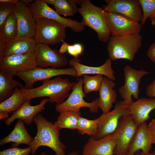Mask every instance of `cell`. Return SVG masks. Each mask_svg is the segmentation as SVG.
I'll use <instances>...</instances> for the list:
<instances>
[{
    "label": "cell",
    "instance_id": "cell-1",
    "mask_svg": "<svg viewBox=\"0 0 155 155\" xmlns=\"http://www.w3.org/2000/svg\"><path fill=\"white\" fill-rule=\"evenodd\" d=\"M76 83L70 82L68 79L57 77L43 81L42 85L36 88L20 89L24 102L35 98L47 97L50 102L60 104L69 96L70 91L73 90Z\"/></svg>",
    "mask_w": 155,
    "mask_h": 155
},
{
    "label": "cell",
    "instance_id": "cell-2",
    "mask_svg": "<svg viewBox=\"0 0 155 155\" xmlns=\"http://www.w3.org/2000/svg\"><path fill=\"white\" fill-rule=\"evenodd\" d=\"M33 122L36 126L37 132L30 146L31 154H35L40 147L45 146L53 150L55 155H65L66 147L60 139V129L40 113L34 117Z\"/></svg>",
    "mask_w": 155,
    "mask_h": 155
},
{
    "label": "cell",
    "instance_id": "cell-3",
    "mask_svg": "<svg viewBox=\"0 0 155 155\" xmlns=\"http://www.w3.org/2000/svg\"><path fill=\"white\" fill-rule=\"evenodd\" d=\"M78 4L80 7L77 11L82 17L81 22L96 32L99 40L108 42L111 34L104 9L95 5L89 0H78Z\"/></svg>",
    "mask_w": 155,
    "mask_h": 155
},
{
    "label": "cell",
    "instance_id": "cell-4",
    "mask_svg": "<svg viewBox=\"0 0 155 155\" xmlns=\"http://www.w3.org/2000/svg\"><path fill=\"white\" fill-rule=\"evenodd\" d=\"M140 34L112 36L108 42L107 50L111 61L120 59L132 61L142 45Z\"/></svg>",
    "mask_w": 155,
    "mask_h": 155
},
{
    "label": "cell",
    "instance_id": "cell-5",
    "mask_svg": "<svg viewBox=\"0 0 155 155\" xmlns=\"http://www.w3.org/2000/svg\"><path fill=\"white\" fill-rule=\"evenodd\" d=\"M35 20L36 28L34 39L36 44L54 45L64 41L66 26L48 19L39 18Z\"/></svg>",
    "mask_w": 155,
    "mask_h": 155
},
{
    "label": "cell",
    "instance_id": "cell-6",
    "mask_svg": "<svg viewBox=\"0 0 155 155\" xmlns=\"http://www.w3.org/2000/svg\"><path fill=\"white\" fill-rule=\"evenodd\" d=\"M129 104L124 100L116 102L115 108L111 111L103 113L99 117L96 132L92 137L98 140L113 133L117 129L119 121L123 117L130 115L129 109Z\"/></svg>",
    "mask_w": 155,
    "mask_h": 155
},
{
    "label": "cell",
    "instance_id": "cell-7",
    "mask_svg": "<svg viewBox=\"0 0 155 155\" xmlns=\"http://www.w3.org/2000/svg\"><path fill=\"white\" fill-rule=\"evenodd\" d=\"M83 85V78H80L68 98L63 103L56 104V111L59 113L66 111H80L81 108L87 107L91 113L97 112L99 108L98 105V98L90 102H86L84 98L86 95L84 91Z\"/></svg>",
    "mask_w": 155,
    "mask_h": 155
},
{
    "label": "cell",
    "instance_id": "cell-8",
    "mask_svg": "<svg viewBox=\"0 0 155 155\" xmlns=\"http://www.w3.org/2000/svg\"><path fill=\"white\" fill-rule=\"evenodd\" d=\"M28 7L35 19L43 18L55 21L69 28L76 32H81L85 29L81 22L61 16L43 0H34Z\"/></svg>",
    "mask_w": 155,
    "mask_h": 155
},
{
    "label": "cell",
    "instance_id": "cell-9",
    "mask_svg": "<svg viewBox=\"0 0 155 155\" xmlns=\"http://www.w3.org/2000/svg\"><path fill=\"white\" fill-rule=\"evenodd\" d=\"M138 126L130 115L121 118L117 129L113 133L116 143L114 155H126Z\"/></svg>",
    "mask_w": 155,
    "mask_h": 155
},
{
    "label": "cell",
    "instance_id": "cell-10",
    "mask_svg": "<svg viewBox=\"0 0 155 155\" xmlns=\"http://www.w3.org/2000/svg\"><path fill=\"white\" fill-rule=\"evenodd\" d=\"M64 75H69L74 78L77 76L76 71L73 67L65 69L37 67L31 71L16 74L25 82L24 88L26 89L33 88L34 83L37 81H43L55 76Z\"/></svg>",
    "mask_w": 155,
    "mask_h": 155
},
{
    "label": "cell",
    "instance_id": "cell-11",
    "mask_svg": "<svg viewBox=\"0 0 155 155\" xmlns=\"http://www.w3.org/2000/svg\"><path fill=\"white\" fill-rule=\"evenodd\" d=\"M0 67L13 78L18 73L38 67L35 52L25 55H9L0 58Z\"/></svg>",
    "mask_w": 155,
    "mask_h": 155
},
{
    "label": "cell",
    "instance_id": "cell-12",
    "mask_svg": "<svg viewBox=\"0 0 155 155\" xmlns=\"http://www.w3.org/2000/svg\"><path fill=\"white\" fill-rule=\"evenodd\" d=\"M112 36L140 34L142 26L139 22L120 14L105 11Z\"/></svg>",
    "mask_w": 155,
    "mask_h": 155
},
{
    "label": "cell",
    "instance_id": "cell-13",
    "mask_svg": "<svg viewBox=\"0 0 155 155\" xmlns=\"http://www.w3.org/2000/svg\"><path fill=\"white\" fill-rule=\"evenodd\" d=\"M125 82L123 86L119 89L121 97L126 102L130 104L134 99H139V86L141 78L148 73L143 70H136L129 65H127L124 68Z\"/></svg>",
    "mask_w": 155,
    "mask_h": 155
},
{
    "label": "cell",
    "instance_id": "cell-14",
    "mask_svg": "<svg viewBox=\"0 0 155 155\" xmlns=\"http://www.w3.org/2000/svg\"><path fill=\"white\" fill-rule=\"evenodd\" d=\"M14 12L18 27L16 38H34L36 28L35 18L28 6L20 0L15 6Z\"/></svg>",
    "mask_w": 155,
    "mask_h": 155
},
{
    "label": "cell",
    "instance_id": "cell-15",
    "mask_svg": "<svg viewBox=\"0 0 155 155\" xmlns=\"http://www.w3.org/2000/svg\"><path fill=\"white\" fill-rule=\"evenodd\" d=\"M35 53L38 67L58 68L65 66L68 61L64 54L57 49H52L48 45L36 44Z\"/></svg>",
    "mask_w": 155,
    "mask_h": 155
},
{
    "label": "cell",
    "instance_id": "cell-16",
    "mask_svg": "<svg viewBox=\"0 0 155 155\" xmlns=\"http://www.w3.org/2000/svg\"><path fill=\"white\" fill-rule=\"evenodd\" d=\"M106 12L118 13L139 22L142 21L143 13L139 0H105Z\"/></svg>",
    "mask_w": 155,
    "mask_h": 155
},
{
    "label": "cell",
    "instance_id": "cell-17",
    "mask_svg": "<svg viewBox=\"0 0 155 155\" xmlns=\"http://www.w3.org/2000/svg\"><path fill=\"white\" fill-rule=\"evenodd\" d=\"M116 145L113 133L98 140L91 136L84 145L82 155H114Z\"/></svg>",
    "mask_w": 155,
    "mask_h": 155
},
{
    "label": "cell",
    "instance_id": "cell-18",
    "mask_svg": "<svg viewBox=\"0 0 155 155\" xmlns=\"http://www.w3.org/2000/svg\"><path fill=\"white\" fill-rule=\"evenodd\" d=\"M36 43L33 38H16L0 42V58L9 55H25L35 52Z\"/></svg>",
    "mask_w": 155,
    "mask_h": 155
},
{
    "label": "cell",
    "instance_id": "cell-19",
    "mask_svg": "<svg viewBox=\"0 0 155 155\" xmlns=\"http://www.w3.org/2000/svg\"><path fill=\"white\" fill-rule=\"evenodd\" d=\"M81 60L78 58H73L70 59L68 63L71 67L75 69L77 74V79L85 74H100L104 75L112 81L116 80L114 75L115 72L112 67V61L107 59L102 65L98 67H92L83 65L80 63Z\"/></svg>",
    "mask_w": 155,
    "mask_h": 155
},
{
    "label": "cell",
    "instance_id": "cell-20",
    "mask_svg": "<svg viewBox=\"0 0 155 155\" xmlns=\"http://www.w3.org/2000/svg\"><path fill=\"white\" fill-rule=\"evenodd\" d=\"M49 100V98H44L39 104L34 106L30 104V100L24 101L18 110L13 113V115L5 120V125L10 126L16 119L22 120L26 125L31 124L35 115L45 108L44 106Z\"/></svg>",
    "mask_w": 155,
    "mask_h": 155
},
{
    "label": "cell",
    "instance_id": "cell-21",
    "mask_svg": "<svg viewBox=\"0 0 155 155\" xmlns=\"http://www.w3.org/2000/svg\"><path fill=\"white\" fill-rule=\"evenodd\" d=\"M150 134L146 122L139 125L129 147L126 155H133L137 151L150 152L152 148Z\"/></svg>",
    "mask_w": 155,
    "mask_h": 155
},
{
    "label": "cell",
    "instance_id": "cell-22",
    "mask_svg": "<svg viewBox=\"0 0 155 155\" xmlns=\"http://www.w3.org/2000/svg\"><path fill=\"white\" fill-rule=\"evenodd\" d=\"M129 108L134 122L139 126L149 119L150 113L155 109V98H139L130 104Z\"/></svg>",
    "mask_w": 155,
    "mask_h": 155
},
{
    "label": "cell",
    "instance_id": "cell-23",
    "mask_svg": "<svg viewBox=\"0 0 155 155\" xmlns=\"http://www.w3.org/2000/svg\"><path fill=\"white\" fill-rule=\"evenodd\" d=\"M115 83L106 77H104L98 91L99 97L98 105L103 112L105 113L109 112L113 104L116 102L117 94L113 88Z\"/></svg>",
    "mask_w": 155,
    "mask_h": 155
},
{
    "label": "cell",
    "instance_id": "cell-24",
    "mask_svg": "<svg viewBox=\"0 0 155 155\" xmlns=\"http://www.w3.org/2000/svg\"><path fill=\"white\" fill-rule=\"evenodd\" d=\"M34 138L29 134L25 127L24 122L18 119L15 126L10 133L0 140V145L2 146L9 142H12L11 146L17 147L24 144L30 146Z\"/></svg>",
    "mask_w": 155,
    "mask_h": 155
},
{
    "label": "cell",
    "instance_id": "cell-25",
    "mask_svg": "<svg viewBox=\"0 0 155 155\" xmlns=\"http://www.w3.org/2000/svg\"><path fill=\"white\" fill-rule=\"evenodd\" d=\"M12 77L0 67V101L1 102L10 97L14 89L19 87L24 88L20 82L13 79Z\"/></svg>",
    "mask_w": 155,
    "mask_h": 155
},
{
    "label": "cell",
    "instance_id": "cell-26",
    "mask_svg": "<svg viewBox=\"0 0 155 155\" xmlns=\"http://www.w3.org/2000/svg\"><path fill=\"white\" fill-rule=\"evenodd\" d=\"M18 34L17 20L14 12L10 14L0 27V42L16 38Z\"/></svg>",
    "mask_w": 155,
    "mask_h": 155
},
{
    "label": "cell",
    "instance_id": "cell-27",
    "mask_svg": "<svg viewBox=\"0 0 155 155\" xmlns=\"http://www.w3.org/2000/svg\"><path fill=\"white\" fill-rule=\"evenodd\" d=\"M54 123L55 126L60 129H77L80 111H66L61 112Z\"/></svg>",
    "mask_w": 155,
    "mask_h": 155
},
{
    "label": "cell",
    "instance_id": "cell-28",
    "mask_svg": "<svg viewBox=\"0 0 155 155\" xmlns=\"http://www.w3.org/2000/svg\"><path fill=\"white\" fill-rule=\"evenodd\" d=\"M24 102L20 89L15 88L12 94L0 103V112L12 113L18 110Z\"/></svg>",
    "mask_w": 155,
    "mask_h": 155
},
{
    "label": "cell",
    "instance_id": "cell-29",
    "mask_svg": "<svg viewBox=\"0 0 155 155\" xmlns=\"http://www.w3.org/2000/svg\"><path fill=\"white\" fill-rule=\"evenodd\" d=\"M99 120V117L94 120H89L80 116L77 129L80 134L93 137L96 132Z\"/></svg>",
    "mask_w": 155,
    "mask_h": 155
},
{
    "label": "cell",
    "instance_id": "cell-30",
    "mask_svg": "<svg viewBox=\"0 0 155 155\" xmlns=\"http://www.w3.org/2000/svg\"><path fill=\"white\" fill-rule=\"evenodd\" d=\"M104 78L103 75L100 74H97L92 76L87 74L83 75L84 91L86 94L93 91H98Z\"/></svg>",
    "mask_w": 155,
    "mask_h": 155
},
{
    "label": "cell",
    "instance_id": "cell-31",
    "mask_svg": "<svg viewBox=\"0 0 155 155\" xmlns=\"http://www.w3.org/2000/svg\"><path fill=\"white\" fill-rule=\"evenodd\" d=\"M53 6L55 11L64 17L73 16L76 12L69 1L67 0H55Z\"/></svg>",
    "mask_w": 155,
    "mask_h": 155
},
{
    "label": "cell",
    "instance_id": "cell-32",
    "mask_svg": "<svg viewBox=\"0 0 155 155\" xmlns=\"http://www.w3.org/2000/svg\"><path fill=\"white\" fill-rule=\"evenodd\" d=\"M143 13L141 24H145L146 20L155 13V0H139Z\"/></svg>",
    "mask_w": 155,
    "mask_h": 155
},
{
    "label": "cell",
    "instance_id": "cell-33",
    "mask_svg": "<svg viewBox=\"0 0 155 155\" xmlns=\"http://www.w3.org/2000/svg\"><path fill=\"white\" fill-rule=\"evenodd\" d=\"M16 5L0 3V27L7 17L14 11Z\"/></svg>",
    "mask_w": 155,
    "mask_h": 155
},
{
    "label": "cell",
    "instance_id": "cell-34",
    "mask_svg": "<svg viewBox=\"0 0 155 155\" xmlns=\"http://www.w3.org/2000/svg\"><path fill=\"white\" fill-rule=\"evenodd\" d=\"M30 147L24 148L13 147L0 152V155H28L31 153Z\"/></svg>",
    "mask_w": 155,
    "mask_h": 155
},
{
    "label": "cell",
    "instance_id": "cell-35",
    "mask_svg": "<svg viewBox=\"0 0 155 155\" xmlns=\"http://www.w3.org/2000/svg\"><path fill=\"white\" fill-rule=\"evenodd\" d=\"M83 51V47L82 44L76 43L72 45H69L67 52L73 58H78Z\"/></svg>",
    "mask_w": 155,
    "mask_h": 155
},
{
    "label": "cell",
    "instance_id": "cell-36",
    "mask_svg": "<svg viewBox=\"0 0 155 155\" xmlns=\"http://www.w3.org/2000/svg\"><path fill=\"white\" fill-rule=\"evenodd\" d=\"M151 142L155 144V119L152 120L148 125Z\"/></svg>",
    "mask_w": 155,
    "mask_h": 155
},
{
    "label": "cell",
    "instance_id": "cell-37",
    "mask_svg": "<svg viewBox=\"0 0 155 155\" xmlns=\"http://www.w3.org/2000/svg\"><path fill=\"white\" fill-rule=\"evenodd\" d=\"M146 94L148 97H155V80H153L146 88Z\"/></svg>",
    "mask_w": 155,
    "mask_h": 155
},
{
    "label": "cell",
    "instance_id": "cell-38",
    "mask_svg": "<svg viewBox=\"0 0 155 155\" xmlns=\"http://www.w3.org/2000/svg\"><path fill=\"white\" fill-rule=\"evenodd\" d=\"M147 55L150 59L155 63V42L150 47L147 51Z\"/></svg>",
    "mask_w": 155,
    "mask_h": 155
},
{
    "label": "cell",
    "instance_id": "cell-39",
    "mask_svg": "<svg viewBox=\"0 0 155 155\" xmlns=\"http://www.w3.org/2000/svg\"><path fill=\"white\" fill-rule=\"evenodd\" d=\"M62 42L63 43L59 51L61 53L64 54L67 51L69 44L64 41H63Z\"/></svg>",
    "mask_w": 155,
    "mask_h": 155
},
{
    "label": "cell",
    "instance_id": "cell-40",
    "mask_svg": "<svg viewBox=\"0 0 155 155\" xmlns=\"http://www.w3.org/2000/svg\"><path fill=\"white\" fill-rule=\"evenodd\" d=\"M20 1L19 0H0V3L16 4Z\"/></svg>",
    "mask_w": 155,
    "mask_h": 155
},
{
    "label": "cell",
    "instance_id": "cell-41",
    "mask_svg": "<svg viewBox=\"0 0 155 155\" xmlns=\"http://www.w3.org/2000/svg\"><path fill=\"white\" fill-rule=\"evenodd\" d=\"M133 155H155V151L153 152L145 153L141 150H139L136 152Z\"/></svg>",
    "mask_w": 155,
    "mask_h": 155
},
{
    "label": "cell",
    "instance_id": "cell-42",
    "mask_svg": "<svg viewBox=\"0 0 155 155\" xmlns=\"http://www.w3.org/2000/svg\"><path fill=\"white\" fill-rule=\"evenodd\" d=\"M8 113L7 112H0V120L7 119L9 116Z\"/></svg>",
    "mask_w": 155,
    "mask_h": 155
},
{
    "label": "cell",
    "instance_id": "cell-43",
    "mask_svg": "<svg viewBox=\"0 0 155 155\" xmlns=\"http://www.w3.org/2000/svg\"><path fill=\"white\" fill-rule=\"evenodd\" d=\"M150 18L151 21L152 25L155 26V13L151 16Z\"/></svg>",
    "mask_w": 155,
    "mask_h": 155
},
{
    "label": "cell",
    "instance_id": "cell-44",
    "mask_svg": "<svg viewBox=\"0 0 155 155\" xmlns=\"http://www.w3.org/2000/svg\"><path fill=\"white\" fill-rule=\"evenodd\" d=\"M43 1L47 4L54 5L55 0H43Z\"/></svg>",
    "mask_w": 155,
    "mask_h": 155
},
{
    "label": "cell",
    "instance_id": "cell-45",
    "mask_svg": "<svg viewBox=\"0 0 155 155\" xmlns=\"http://www.w3.org/2000/svg\"><path fill=\"white\" fill-rule=\"evenodd\" d=\"M24 4L28 6L30 4L33 2L34 0H22Z\"/></svg>",
    "mask_w": 155,
    "mask_h": 155
},
{
    "label": "cell",
    "instance_id": "cell-46",
    "mask_svg": "<svg viewBox=\"0 0 155 155\" xmlns=\"http://www.w3.org/2000/svg\"><path fill=\"white\" fill-rule=\"evenodd\" d=\"M40 155H46V154L45 152H44L42 153ZM68 155H78V154L77 152L73 151L69 153Z\"/></svg>",
    "mask_w": 155,
    "mask_h": 155
}]
</instances>
